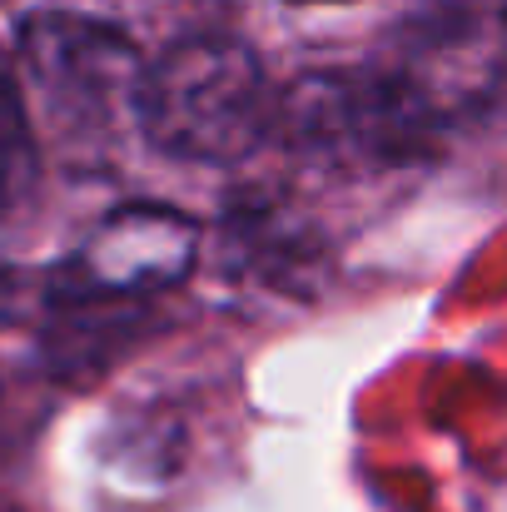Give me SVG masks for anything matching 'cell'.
Here are the masks:
<instances>
[{"label":"cell","mask_w":507,"mask_h":512,"mask_svg":"<svg viewBox=\"0 0 507 512\" xmlns=\"http://www.w3.org/2000/svg\"><path fill=\"white\" fill-rule=\"evenodd\" d=\"M20 70L60 140H110L135 115L145 60L135 40L75 10H40L20 25Z\"/></svg>","instance_id":"7a4b0ae2"},{"label":"cell","mask_w":507,"mask_h":512,"mask_svg":"<svg viewBox=\"0 0 507 512\" xmlns=\"http://www.w3.org/2000/svg\"><path fill=\"white\" fill-rule=\"evenodd\" d=\"M279 95L259 55L234 35H194L145 60L135 125L145 140L189 165H239L274 135Z\"/></svg>","instance_id":"6da1fadb"},{"label":"cell","mask_w":507,"mask_h":512,"mask_svg":"<svg viewBox=\"0 0 507 512\" xmlns=\"http://www.w3.org/2000/svg\"><path fill=\"white\" fill-rule=\"evenodd\" d=\"M503 20H507V0H503Z\"/></svg>","instance_id":"8992f818"},{"label":"cell","mask_w":507,"mask_h":512,"mask_svg":"<svg viewBox=\"0 0 507 512\" xmlns=\"http://www.w3.org/2000/svg\"><path fill=\"white\" fill-rule=\"evenodd\" d=\"M294 5H329V0H294Z\"/></svg>","instance_id":"5b68a950"},{"label":"cell","mask_w":507,"mask_h":512,"mask_svg":"<svg viewBox=\"0 0 507 512\" xmlns=\"http://www.w3.org/2000/svg\"><path fill=\"white\" fill-rule=\"evenodd\" d=\"M199 224L169 204H125L100 219V229L65 259L55 279V304L70 314L135 309L194 274Z\"/></svg>","instance_id":"3957f363"},{"label":"cell","mask_w":507,"mask_h":512,"mask_svg":"<svg viewBox=\"0 0 507 512\" xmlns=\"http://www.w3.org/2000/svg\"><path fill=\"white\" fill-rule=\"evenodd\" d=\"M35 179H40L35 130H30L20 85H15L10 65L0 60V224L25 209V199L35 194Z\"/></svg>","instance_id":"277c9868"}]
</instances>
